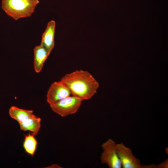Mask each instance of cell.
<instances>
[{"mask_svg": "<svg viewBox=\"0 0 168 168\" xmlns=\"http://www.w3.org/2000/svg\"><path fill=\"white\" fill-rule=\"evenodd\" d=\"M81 99L69 96L49 104L52 110L62 117L75 113L80 107Z\"/></svg>", "mask_w": 168, "mask_h": 168, "instance_id": "obj_3", "label": "cell"}, {"mask_svg": "<svg viewBox=\"0 0 168 168\" xmlns=\"http://www.w3.org/2000/svg\"><path fill=\"white\" fill-rule=\"evenodd\" d=\"M39 0H2V7L14 20L30 16L35 12Z\"/></svg>", "mask_w": 168, "mask_h": 168, "instance_id": "obj_2", "label": "cell"}, {"mask_svg": "<svg viewBox=\"0 0 168 168\" xmlns=\"http://www.w3.org/2000/svg\"><path fill=\"white\" fill-rule=\"evenodd\" d=\"M34 69L36 73H39L41 71L44 63L49 54L40 44L34 48Z\"/></svg>", "mask_w": 168, "mask_h": 168, "instance_id": "obj_8", "label": "cell"}, {"mask_svg": "<svg viewBox=\"0 0 168 168\" xmlns=\"http://www.w3.org/2000/svg\"><path fill=\"white\" fill-rule=\"evenodd\" d=\"M157 168H168V159H166L161 164L157 165Z\"/></svg>", "mask_w": 168, "mask_h": 168, "instance_id": "obj_12", "label": "cell"}, {"mask_svg": "<svg viewBox=\"0 0 168 168\" xmlns=\"http://www.w3.org/2000/svg\"><path fill=\"white\" fill-rule=\"evenodd\" d=\"M116 149L122 167L123 168H142L143 165L133 154L131 149L123 143L116 144Z\"/></svg>", "mask_w": 168, "mask_h": 168, "instance_id": "obj_5", "label": "cell"}, {"mask_svg": "<svg viewBox=\"0 0 168 168\" xmlns=\"http://www.w3.org/2000/svg\"><path fill=\"white\" fill-rule=\"evenodd\" d=\"M116 144L113 139L109 138L101 145L103 151L100 157L101 162L110 168H122L116 151Z\"/></svg>", "mask_w": 168, "mask_h": 168, "instance_id": "obj_4", "label": "cell"}, {"mask_svg": "<svg viewBox=\"0 0 168 168\" xmlns=\"http://www.w3.org/2000/svg\"><path fill=\"white\" fill-rule=\"evenodd\" d=\"M47 168H61V167H60L57 164H54L51 166H48V167H47Z\"/></svg>", "mask_w": 168, "mask_h": 168, "instance_id": "obj_13", "label": "cell"}, {"mask_svg": "<svg viewBox=\"0 0 168 168\" xmlns=\"http://www.w3.org/2000/svg\"><path fill=\"white\" fill-rule=\"evenodd\" d=\"M68 88L61 81L52 84L47 95V101L49 104L70 96Z\"/></svg>", "mask_w": 168, "mask_h": 168, "instance_id": "obj_6", "label": "cell"}, {"mask_svg": "<svg viewBox=\"0 0 168 168\" xmlns=\"http://www.w3.org/2000/svg\"><path fill=\"white\" fill-rule=\"evenodd\" d=\"M35 136L32 133L25 135L23 142V148L26 152L31 156L34 155L37 145V142Z\"/></svg>", "mask_w": 168, "mask_h": 168, "instance_id": "obj_11", "label": "cell"}, {"mask_svg": "<svg viewBox=\"0 0 168 168\" xmlns=\"http://www.w3.org/2000/svg\"><path fill=\"white\" fill-rule=\"evenodd\" d=\"M41 119L35 115L25 121L19 123L20 130L26 131H29L35 136L38 133L41 127Z\"/></svg>", "mask_w": 168, "mask_h": 168, "instance_id": "obj_9", "label": "cell"}, {"mask_svg": "<svg viewBox=\"0 0 168 168\" xmlns=\"http://www.w3.org/2000/svg\"><path fill=\"white\" fill-rule=\"evenodd\" d=\"M55 22L49 21L43 33L40 44L44 47L50 54L54 46V37Z\"/></svg>", "mask_w": 168, "mask_h": 168, "instance_id": "obj_7", "label": "cell"}, {"mask_svg": "<svg viewBox=\"0 0 168 168\" xmlns=\"http://www.w3.org/2000/svg\"><path fill=\"white\" fill-rule=\"evenodd\" d=\"M32 110L21 109L14 106H11L9 110L10 117L18 123L23 122L35 116Z\"/></svg>", "mask_w": 168, "mask_h": 168, "instance_id": "obj_10", "label": "cell"}, {"mask_svg": "<svg viewBox=\"0 0 168 168\" xmlns=\"http://www.w3.org/2000/svg\"><path fill=\"white\" fill-rule=\"evenodd\" d=\"M60 81L68 88L71 94L82 100L92 98L99 86L92 75L83 70H76L66 74Z\"/></svg>", "mask_w": 168, "mask_h": 168, "instance_id": "obj_1", "label": "cell"}]
</instances>
